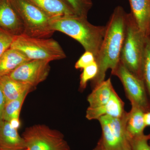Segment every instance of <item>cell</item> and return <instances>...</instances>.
Returning a JSON list of instances; mask_svg holds the SVG:
<instances>
[{
  "label": "cell",
  "mask_w": 150,
  "mask_h": 150,
  "mask_svg": "<svg viewBox=\"0 0 150 150\" xmlns=\"http://www.w3.org/2000/svg\"><path fill=\"white\" fill-rule=\"evenodd\" d=\"M6 102L5 97L2 91L0 89V122L3 121V114L4 108Z\"/></svg>",
  "instance_id": "484cf974"
},
{
  "label": "cell",
  "mask_w": 150,
  "mask_h": 150,
  "mask_svg": "<svg viewBox=\"0 0 150 150\" xmlns=\"http://www.w3.org/2000/svg\"><path fill=\"white\" fill-rule=\"evenodd\" d=\"M51 19L77 16L64 0H27Z\"/></svg>",
  "instance_id": "4fadbf2b"
},
{
  "label": "cell",
  "mask_w": 150,
  "mask_h": 150,
  "mask_svg": "<svg viewBox=\"0 0 150 150\" xmlns=\"http://www.w3.org/2000/svg\"><path fill=\"white\" fill-rule=\"evenodd\" d=\"M33 89L28 85L15 80L8 75L0 76V89L6 102L17 99L25 92L30 91Z\"/></svg>",
  "instance_id": "2e32d148"
},
{
  "label": "cell",
  "mask_w": 150,
  "mask_h": 150,
  "mask_svg": "<svg viewBox=\"0 0 150 150\" xmlns=\"http://www.w3.org/2000/svg\"><path fill=\"white\" fill-rule=\"evenodd\" d=\"M142 79L150 102V35L146 38L142 64Z\"/></svg>",
  "instance_id": "ffe728a7"
},
{
  "label": "cell",
  "mask_w": 150,
  "mask_h": 150,
  "mask_svg": "<svg viewBox=\"0 0 150 150\" xmlns=\"http://www.w3.org/2000/svg\"><path fill=\"white\" fill-rule=\"evenodd\" d=\"M131 108L128 112L126 128L130 139L144 134L146 127L144 121L145 112L135 103L131 102Z\"/></svg>",
  "instance_id": "9a60e30c"
},
{
  "label": "cell",
  "mask_w": 150,
  "mask_h": 150,
  "mask_svg": "<svg viewBox=\"0 0 150 150\" xmlns=\"http://www.w3.org/2000/svg\"><path fill=\"white\" fill-rule=\"evenodd\" d=\"M51 27L55 31L63 33L79 42L85 51L98 56L105 32V26L95 25L86 18L74 16L51 19Z\"/></svg>",
  "instance_id": "7a4b0ae2"
},
{
  "label": "cell",
  "mask_w": 150,
  "mask_h": 150,
  "mask_svg": "<svg viewBox=\"0 0 150 150\" xmlns=\"http://www.w3.org/2000/svg\"><path fill=\"white\" fill-rule=\"evenodd\" d=\"M98 72V66L96 62L84 68L80 76V88L81 91H83L86 88L89 81L92 80Z\"/></svg>",
  "instance_id": "7402d4cb"
},
{
  "label": "cell",
  "mask_w": 150,
  "mask_h": 150,
  "mask_svg": "<svg viewBox=\"0 0 150 150\" xmlns=\"http://www.w3.org/2000/svg\"><path fill=\"white\" fill-rule=\"evenodd\" d=\"M150 134H145L130 139L132 150H150Z\"/></svg>",
  "instance_id": "603a6c76"
},
{
  "label": "cell",
  "mask_w": 150,
  "mask_h": 150,
  "mask_svg": "<svg viewBox=\"0 0 150 150\" xmlns=\"http://www.w3.org/2000/svg\"><path fill=\"white\" fill-rule=\"evenodd\" d=\"M127 13L121 6L116 7L105 26L104 38L96 59L98 72L91 81L93 88L105 80L106 72L113 71L120 62L125 37Z\"/></svg>",
  "instance_id": "6da1fadb"
},
{
  "label": "cell",
  "mask_w": 150,
  "mask_h": 150,
  "mask_svg": "<svg viewBox=\"0 0 150 150\" xmlns=\"http://www.w3.org/2000/svg\"><path fill=\"white\" fill-rule=\"evenodd\" d=\"M22 137L19 134L18 129L9 122H0V150H23L26 149Z\"/></svg>",
  "instance_id": "7c38bea8"
},
{
  "label": "cell",
  "mask_w": 150,
  "mask_h": 150,
  "mask_svg": "<svg viewBox=\"0 0 150 150\" xmlns=\"http://www.w3.org/2000/svg\"><path fill=\"white\" fill-rule=\"evenodd\" d=\"M10 48L20 51L29 60L51 62L67 57L59 43L52 38H38L22 34L14 36Z\"/></svg>",
  "instance_id": "277c9868"
},
{
  "label": "cell",
  "mask_w": 150,
  "mask_h": 150,
  "mask_svg": "<svg viewBox=\"0 0 150 150\" xmlns=\"http://www.w3.org/2000/svg\"><path fill=\"white\" fill-rule=\"evenodd\" d=\"M14 36L0 30V57L10 48Z\"/></svg>",
  "instance_id": "d4e9b609"
},
{
  "label": "cell",
  "mask_w": 150,
  "mask_h": 150,
  "mask_svg": "<svg viewBox=\"0 0 150 150\" xmlns=\"http://www.w3.org/2000/svg\"><path fill=\"white\" fill-rule=\"evenodd\" d=\"M30 92L26 91L17 99L6 102L3 111V120L9 122L17 129L20 126L19 116L22 106L28 94Z\"/></svg>",
  "instance_id": "d6986e66"
},
{
  "label": "cell",
  "mask_w": 150,
  "mask_h": 150,
  "mask_svg": "<svg viewBox=\"0 0 150 150\" xmlns=\"http://www.w3.org/2000/svg\"><path fill=\"white\" fill-rule=\"evenodd\" d=\"M146 37L131 13H127L120 61L130 72L142 80V60Z\"/></svg>",
  "instance_id": "3957f363"
},
{
  "label": "cell",
  "mask_w": 150,
  "mask_h": 150,
  "mask_svg": "<svg viewBox=\"0 0 150 150\" xmlns=\"http://www.w3.org/2000/svg\"><path fill=\"white\" fill-rule=\"evenodd\" d=\"M149 142L150 143V134L149 140Z\"/></svg>",
  "instance_id": "f1b7e54d"
},
{
  "label": "cell",
  "mask_w": 150,
  "mask_h": 150,
  "mask_svg": "<svg viewBox=\"0 0 150 150\" xmlns=\"http://www.w3.org/2000/svg\"><path fill=\"white\" fill-rule=\"evenodd\" d=\"M126 112L124 102L114 90L108 102L104 105L96 108H88L86 117L89 120H98L105 115L119 118L123 116Z\"/></svg>",
  "instance_id": "8fae6325"
},
{
  "label": "cell",
  "mask_w": 150,
  "mask_h": 150,
  "mask_svg": "<svg viewBox=\"0 0 150 150\" xmlns=\"http://www.w3.org/2000/svg\"><path fill=\"white\" fill-rule=\"evenodd\" d=\"M28 61L27 57L20 51L9 48L0 57V76L9 74L19 66Z\"/></svg>",
  "instance_id": "e0dca14e"
},
{
  "label": "cell",
  "mask_w": 150,
  "mask_h": 150,
  "mask_svg": "<svg viewBox=\"0 0 150 150\" xmlns=\"http://www.w3.org/2000/svg\"><path fill=\"white\" fill-rule=\"evenodd\" d=\"M74 11L78 16L87 18L88 12L93 6L91 0H64Z\"/></svg>",
  "instance_id": "44dd1931"
},
{
  "label": "cell",
  "mask_w": 150,
  "mask_h": 150,
  "mask_svg": "<svg viewBox=\"0 0 150 150\" xmlns=\"http://www.w3.org/2000/svg\"><path fill=\"white\" fill-rule=\"evenodd\" d=\"M131 13L145 36L150 35V0H129Z\"/></svg>",
  "instance_id": "5bb4252c"
},
{
  "label": "cell",
  "mask_w": 150,
  "mask_h": 150,
  "mask_svg": "<svg viewBox=\"0 0 150 150\" xmlns=\"http://www.w3.org/2000/svg\"><path fill=\"white\" fill-rule=\"evenodd\" d=\"M21 20L23 34L30 37L49 38L55 31L51 27V19L27 0H11Z\"/></svg>",
  "instance_id": "5b68a950"
},
{
  "label": "cell",
  "mask_w": 150,
  "mask_h": 150,
  "mask_svg": "<svg viewBox=\"0 0 150 150\" xmlns=\"http://www.w3.org/2000/svg\"><path fill=\"white\" fill-rule=\"evenodd\" d=\"M22 137L28 150H70L64 135L45 125L28 128Z\"/></svg>",
  "instance_id": "52a82bcc"
},
{
  "label": "cell",
  "mask_w": 150,
  "mask_h": 150,
  "mask_svg": "<svg viewBox=\"0 0 150 150\" xmlns=\"http://www.w3.org/2000/svg\"><path fill=\"white\" fill-rule=\"evenodd\" d=\"M122 83L126 97L146 112L150 111V102L144 81L130 72L121 62L111 71Z\"/></svg>",
  "instance_id": "ba28073f"
},
{
  "label": "cell",
  "mask_w": 150,
  "mask_h": 150,
  "mask_svg": "<svg viewBox=\"0 0 150 150\" xmlns=\"http://www.w3.org/2000/svg\"><path fill=\"white\" fill-rule=\"evenodd\" d=\"M93 150H105L103 149L102 148V147L100 146V145L98 143L97 144L96 146L94 148V149H93Z\"/></svg>",
  "instance_id": "83f0119b"
},
{
  "label": "cell",
  "mask_w": 150,
  "mask_h": 150,
  "mask_svg": "<svg viewBox=\"0 0 150 150\" xmlns=\"http://www.w3.org/2000/svg\"><path fill=\"white\" fill-rule=\"evenodd\" d=\"M128 112L119 118L105 115L98 119L102 129L98 142L105 150H132L126 124Z\"/></svg>",
  "instance_id": "8992f818"
},
{
  "label": "cell",
  "mask_w": 150,
  "mask_h": 150,
  "mask_svg": "<svg viewBox=\"0 0 150 150\" xmlns=\"http://www.w3.org/2000/svg\"><path fill=\"white\" fill-rule=\"evenodd\" d=\"M0 30L13 36L24 33L21 20L11 0H0Z\"/></svg>",
  "instance_id": "30bf717a"
},
{
  "label": "cell",
  "mask_w": 150,
  "mask_h": 150,
  "mask_svg": "<svg viewBox=\"0 0 150 150\" xmlns=\"http://www.w3.org/2000/svg\"><path fill=\"white\" fill-rule=\"evenodd\" d=\"M23 150H28L27 149H25Z\"/></svg>",
  "instance_id": "f546056e"
},
{
  "label": "cell",
  "mask_w": 150,
  "mask_h": 150,
  "mask_svg": "<svg viewBox=\"0 0 150 150\" xmlns=\"http://www.w3.org/2000/svg\"><path fill=\"white\" fill-rule=\"evenodd\" d=\"M95 62H96V58L93 54L90 51H85L76 62L75 67L77 69L83 70Z\"/></svg>",
  "instance_id": "cb8c5ba5"
},
{
  "label": "cell",
  "mask_w": 150,
  "mask_h": 150,
  "mask_svg": "<svg viewBox=\"0 0 150 150\" xmlns=\"http://www.w3.org/2000/svg\"><path fill=\"white\" fill-rule=\"evenodd\" d=\"M144 121L146 126H150V111L145 112Z\"/></svg>",
  "instance_id": "4316f807"
},
{
  "label": "cell",
  "mask_w": 150,
  "mask_h": 150,
  "mask_svg": "<svg viewBox=\"0 0 150 150\" xmlns=\"http://www.w3.org/2000/svg\"><path fill=\"white\" fill-rule=\"evenodd\" d=\"M114 90L110 78L103 81L93 88L88 96V108H96L104 105L108 102Z\"/></svg>",
  "instance_id": "ac0fdd59"
},
{
  "label": "cell",
  "mask_w": 150,
  "mask_h": 150,
  "mask_svg": "<svg viewBox=\"0 0 150 150\" xmlns=\"http://www.w3.org/2000/svg\"><path fill=\"white\" fill-rule=\"evenodd\" d=\"M50 62L45 60H29L8 75L15 80L34 88L48 77L50 71Z\"/></svg>",
  "instance_id": "9c48e42d"
}]
</instances>
